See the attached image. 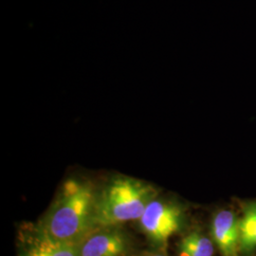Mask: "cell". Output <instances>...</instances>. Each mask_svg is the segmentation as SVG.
Wrapping results in <instances>:
<instances>
[{
  "label": "cell",
  "instance_id": "8",
  "mask_svg": "<svg viewBox=\"0 0 256 256\" xmlns=\"http://www.w3.org/2000/svg\"><path fill=\"white\" fill-rule=\"evenodd\" d=\"M24 256H50L48 254L46 250L39 243L36 238L34 241L30 244V246L28 248Z\"/></svg>",
  "mask_w": 256,
  "mask_h": 256
},
{
  "label": "cell",
  "instance_id": "5",
  "mask_svg": "<svg viewBox=\"0 0 256 256\" xmlns=\"http://www.w3.org/2000/svg\"><path fill=\"white\" fill-rule=\"evenodd\" d=\"M212 236L222 256H238L240 250V225L232 210H220L214 216Z\"/></svg>",
  "mask_w": 256,
  "mask_h": 256
},
{
  "label": "cell",
  "instance_id": "3",
  "mask_svg": "<svg viewBox=\"0 0 256 256\" xmlns=\"http://www.w3.org/2000/svg\"><path fill=\"white\" fill-rule=\"evenodd\" d=\"M182 216V212L176 205L155 198L148 204L138 222L148 238L164 244L180 230Z\"/></svg>",
  "mask_w": 256,
  "mask_h": 256
},
{
  "label": "cell",
  "instance_id": "4",
  "mask_svg": "<svg viewBox=\"0 0 256 256\" xmlns=\"http://www.w3.org/2000/svg\"><path fill=\"white\" fill-rule=\"evenodd\" d=\"M112 228L92 230L77 245L78 256H124L128 248L126 238L118 230Z\"/></svg>",
  "mask_w": 256,
  "mask_h": 256
},
{
  "label": "cell",
  "instance_id": "1",
  "mask_svg": "<svg viewBox=\"0 0 256 256\" xmlns=\"http://www.w3.org/2000/svg\"><path fill=\"white\" fill-rule=\"evenodd\" d=\"M96 200L97 196L88 183L77 180L66 182L39 232L57 241L78 245L96 229Z\"/></svg>",
  "mask_w": 256,
  "mask_h": 256
},
{
  "label": "cell",
  "instance_id": "7",
  "mask_svg": "<svg viewBox=\"0 0 256 256\" xmlns=\"http://www.w3.org/2000/svg\"><path fill=\"white\" fill-rule=\"evenodd\" d=\"M240 225V248L248 252L256 248V202L245 207Z\"/></svg>",
  "mask_w": 256,
  "mask_h": 256
},
{
  "label": "cell",
  "instance_id": "2",
  "mask_svg": "<svg viewBox=\"0 0 256 256\" xmlns=\"http://www.w3.org/2000/svg\"><path fill=\"white\" fill-rule=\"evenodd\" d=\"M156 196V190L149 183L129 176L114 178L97 196L96 228H112L140 220Z\"/></svg>",
  "mask_w": 256,
  "mask_h": 256
},
{
  "label": "cell",
  "instance_id": "9",
  "mask_svg": "<svg viewBox=\"0 0 256 256\" xmlns=\"http://www.w3.org/2000/svg\"><path fill=\"white\" fill-rule=\"evenodd\" d=\"M160 256V254H149V256Z\"/></svg>",
  "mask_w": 256,
  "mask_h": 256
},
{
  "label": "cell",
  "instance_id": "6",
  "mask_svg": "<svg viewBox=\"0 0 256 256\" xmlns=\"http://www.w3.org/2000/svg\"><path fill=\"white\" fill-rule=\"evenodd\" d=\"M180 256H212L214 244L210 238L198 232L185 236L178 244Z\"/></svg>",
  "mask_w": 256,
  "mask_h": 256
}]
</instances>
